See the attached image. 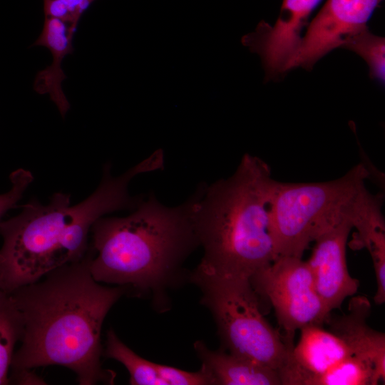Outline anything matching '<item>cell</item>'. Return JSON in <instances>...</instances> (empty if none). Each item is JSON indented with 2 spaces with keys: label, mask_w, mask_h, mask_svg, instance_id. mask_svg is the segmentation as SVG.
Wrapping results in <instances>:
<instances>
[{
  "label": "cell",
  "mask_w": 385,
  "mask_h": 385,
  "mask_svg": "<svg viewBox=\"0 0 385 385\" xmlns=\"http://www.w3.org/2000/svg\"><path fill=\"white\" fill-rule=\"evenodd\" d=\"M127 289L96 281L88 253L11 292L22 317L23 334L13 356L10 381L16 382L31 369L48 365L68 368L81 385L111 381L113 376L101 367V329Z\"/></svg>",
  "instance_id": "obj_1"
},
{
  "label": "cell",
  "mask_w": 385,
  "mask_h": 385,
  "mask_svg": "<svg viewBox=\"0 0 385 385\" xmlns=\"http://www.w3.org/2000/svg\"><path fill=\"white\" fill-rule=\"evenodd\" d=\"M138 174L132 167L114 177L106 165L98 188L81 202L71 205L69 194L57 192L47 205L33 200L16 216L0 220V288L11 293L81 260L97 220L111 212L134 209L139 203L140 198L128 192Z\"/></svg>",
  "instance_id": "obj_2"
},
{
  "label": "cell",
  "mask_w": 385,
  "mask_h": 385,
  "mask_svg": "<svg viewBox=\"0 0 385 385\" xmlns=\"http://www.w3.org/2000/svg\"><path fill=\"white\" fill-rule=\"evenodd\" d=\"M275 180L261 158L246 153L235 173L191 196V218L203 256L196 268L209 274L250 279L277 257L270 232Z\"/></svg>",
  "instance_id": "obj_3"
},
{
  "label": "cell",
  "mask_w": 385,
  "mask_h": 385,
  "mask_svg": "<svg viewBox=\"0 0 385 385\" xmlns=\"http://www.w3.org/2000/svg\"><path fill=\"white\" fill-rule=\"evenodd\" d=\"M91 231L89 269L94 279L151 293L158 304L166 289L182 279L183 262L199 246L190 197L168 207L150 195L128 216L101 217Z\"/></svg>",
  "instance_id": "obj_4"
},
{
  "label": "cell",
  "mask_w": 385,
  "mask_h": 385,
  "mask_svg": "<svg viewBox=\"0 0 385 385\" xmlns=\"http://www.w3.org/2000/svg\"><path fill=\"white\" fill-rule=\"evenodd\" d=\"M370 173L359 163L339 178L314 183L275 180L269 204L270 232L277 257L302 258L309 245L340 222L353 227L381 195L365 185Z\"/></svg>",
  "instance_id": "obj_5"
},
{
  "label": "cell",
  "mask_w": 385,
  "mask_h": 385,
  "mask_svg": "<svg viewBox=\"0 0 385 385\" xmlns=\"http://www.w3.org/2000/svg\"><path fill=\"white\" fill-rule=\"evenodd\" d=\"M189 279L200 288V303L213 317L221 349L269 366L279 376L294 346L264 317L250 279L216 276L197 269Z\"/></svg>",
  "instance_id": "obj_6"
},
{
  "label": "cell",
  "mask_w": 385,
  "mask_h": 385,
  "mask_svg": "<svg viewBox=\"0 0 385 385\" xmlns=\"http://www.w3.org/2000/svg\"><path fill=\"white\" fill-rule=\"evenodd\" d=\"M259 296L272 305L286 343L293 347L297 330L309 324L323 326L330 314L315 288L314 279L302 258L281 256L250 277Z\"/></svg>",
  "instance_id": "obj_7"
},
{
  "label": "cell",
  "mask_w": 385,
  "mask_h": 385,
  "mask_svg": "<svg viewBox=\"0 0 385 385\" xmlns=\"http://www.w3.org/2000/svg\"><path fill=\"white\" fill-rule=\"evenodd\" d=\"M381 1L327 0L308 25L287 71L296 67L312 69L329 52L341 48L349 36L366 26Z\"/></svg>",
  "instance_id": "obj_8"
},
{
  "label": "cell",
  "mask_w": 385,
  "mask_h": 385,
  "mask_svg": "<svg viewBox=\"0 0 385 385\" xmlns=\"http://www.w3.org/2000/svg\"><path fill=\"white\" fill-rule=\"evenodd\" d=\"M320 1L283 0L274 25L262 21L255 31L242 38V45L260 56L267 79L287 71L300 45L301 32Z\"/></svg>",
  "instance_id": "obj_9"
},
{
  "label": "cell",
  "mask_w": 385,
  "mask_h": 385,
  "mask_svg": "<svg viewBox=\"0 0 385 385\" xmlns=\"http://www.w3.org/2000/svg\"><path fill=\"white\" fill-rule=\"evenodd\" d=\"M353 223L345 220L314 240L310 258L307 261L315 288L329 312L340 309L344 301L355 294L359 281L348 270L346 247Z\"/></svg>",
  "instance_id": "obj_10"
},
{
  "label": "cell",
  "mask_w": 385,
  "mask_h": 385,
  "mask_svg": "<svg viewBox=\"0 0 385 385\" xmlns=\"http://www.w3.org/2000/svg\"><path fill=\"white\" fill-rule=\"evenodd\" d=\"M299 331V340L279 374L282 385H310L313 379L353 354L341 337L323 326L309 324Z\"/></svg>",
  "instance_id": "obj_11"
},
{
  "label": "cell",
  "mask_w": 385,
  "mask_h": 385,
  "mask_svg": "<svg viewBox=\"0 0 385 385\" xmlns=\"http://www.w3.org/2000/svg\"><path fill=\"white\" fill-rule=\"evenodd\" d=\"M76 30L66 23L53 18H45L41 32L32 46H43L52 55L49 66L38 71L34 82V90L38 94H48L63 118L70 103L62 89L66 75L61 68L63 58L73 53V36Z\"/></svg>",
  "instance_id": "obj_12"
},
{
  "label": "cell",
  "mask_w": 385,
  "mask_h": 385,
  "mask_svg": "<svg viewBox=\"0 0 385 385\" xmlns=\"http://www.w3.org/2000/svg\"><path fill=\"white\" fill-rule=\"evenodd\" d=\"M195 351L211 385H282L273 369L222 349L212 350L202 341H196Z\"/></svg>",
  "instance_id": "obj_13"
},
{
  "label": "cell",
  "mask_w": 385,
  "mask_h": 385,
  "mask_svg": "<svg viewBox=\"0 0 385 385\" xmlns=\"http://www.w3.org/2000/svg\"><path fill=\"white\" fill-rule=\"evenodd\" d=\"M105 355L126 368L133 385H211L201 367L195 372L188 371L142 358L127 346L113 329L107 332Z\"/></svg>",
  "instance_id": "obj_14"
},
{
  "label": "cell",
  "mask_w": 385,
  "mask_h": 385,
  "mask_svg": "<svg viewBox=\"0 0 385 385\" xmlns=\"http://www.w3.org/2000/svg\"><path fill=\"white\" fill-rule=\"evenodd\" d=\"M370 309L366 297H352L346 313L339 316L331 313L325 324L346 342L353 354L369 356L385 366V336L367 324Z\"/></svg>",
  "instance_id": "obj_15"
},
{
  "label": "cell",
  "mask_w": 385,
  "mask_h": 385,
  "mask_svg": "<svg viewBox=\"0 0 385 385\" xmlns=\"http://www.w3.org/2000/svg\"><path fill=\"white\" fill-rule=\"evenodd\" d=\"M385 381V366L371 358L351 354L313 379L310 385H377Z\"/></svg>",
  "instance_id": "obj_16"
},
{
  "label": "cell",
  "mask_w": 385,
  "mask_h": 385,
  "mask_svg": "<svg viewBox=\"0 0 385 385\" xmlns=\"http://www.w3.org/2000/svg\"><path fill=\"white\" fill-rule=\"evenodd\" d=\"M354 228L355 245L365 247L371 255L377 285L374 301L381 304L385 302V225L381 210L369 214Z\"/></svg>",
  "instance_id": "obj_17"
},
{
  "label": "cell",
  "mask_w": 385,
  "mask_h": 385,
  "mask_svg": "<svg viewBox=\"0 0 385 385\" xmlns=\"http://www.w3.org/2000/svg\"><path fill=\"white\" fill-rule=\"evenodd\" d=\"M23 334V320L10 293L0 288V385L10 382L14 347Z\"/></svg>",
  "instance_id": "obj_18"
},
{
  "label": "cell",
  "mask_w": 385,
  "mask_h": 385,
  "mask_svg": "<svg viewBox=\"0 0 385 385\" xmlns=\"http://www.w3.org/2000/svg\"><path fill=\"white\" fill-rule=\"evenodd\" d=\"M341 48L361 56L369 68L370 76L381 83L385 78V39L371 33L367 26L349 36Z\"/></svg>",
  "instance_id": "obj_19"
},
{
  "label": "cell",
  "mask_w": 385,
  "mask_h": 385,
  "mask_svg": "<svg viewBox=\"0 0 385 385\" xmlns=\"http://www.w3.org/2000/svg\"><path fill=\"white\" fill-rule=\"evenodd\" d=\"M9 178L11 183V189L5 193L0 194V219L7 210L15 207L34 179L31 172L22 168L14 171Z\"/></svg>",
  "instance_id": "obj_20"
},
{
  "label": "cell",
  "mask_w": 385,
  "mask_h": 385,
  "mask_svg": "<svg viewBox=\"0 0 385 385\" xmlns=\"http://www.w3.org/2000/svg\"><path fill=\"white\" fill-rule=\"evenodd\" d=\"M69 9L75 21L78 23L82 15L96 0H60Z\"/></svg>",
  "instance_id": "obj_21"
}]
</instances>
